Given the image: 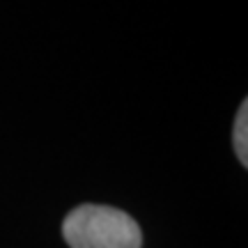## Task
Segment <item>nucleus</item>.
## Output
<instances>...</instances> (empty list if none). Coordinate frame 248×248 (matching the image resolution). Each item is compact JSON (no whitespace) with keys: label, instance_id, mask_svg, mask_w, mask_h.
<instances>
[{"label":"nucleus","instance_id":"1","mask_svg":"<svg viewBox=\"0 0 248 248\" xmlns=\"http://www.w3.org/2000/svg\"><path fill=\"white\" fill-rule=\"evenodd\" d=\"M62 237L69 248H140L138 223L122 209L106 204H80L67 214Z\"/></svg>","mask_w":248,"mask_h":248},{"label":"nucleus","instance_id":"2","mask_svg":"<svg viewBox=\"0 0 248 248\" xmlns=\"http://www.w3.org/2000/svg\"><path fill=\"white\" fill-rule=\"evenodd\" d=\"M232 142H234V154L241 161V166H248V104L244 101L234 117V129H232Z\"/></svg>","mask_w":248,"mask_h":248}]
</instances>
